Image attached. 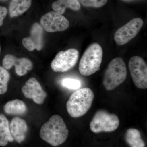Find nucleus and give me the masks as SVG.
Segmentation results:
<instances>
[{"mask_svg":"<svg viewBox=\"0 0 147 147\" xmlns=\"http://www.w3.org/2000/svg\"><path fill=\"white\" fill-rule=\"evenodd\" d=\"M125 139L130 147H145V144L141 137V133L136 129H127L125 133Z\"/></svg>","mask_w":147,"mask_h":147,"instance_id":"a211bd4d","label":"nucleus"},{"mask_svg":"<svg viewBox=\"0 0 147 147\" xmlns=\"http://www.w3.org/2000/svg\"><path fill=\"white\" fill-rule=\"evenodd\" d=\"M32 0H11L9 13L11 18L17 17L27 11L31 5Z\"/></svg>","mask_w":147,"mask_h":147,"instance_id":"4468645a","label":"nucleus"},{"mask_svg":"<svg viewBox=\"0 0 147 147\" xmlns=\"http://www.w3.org/2000/svg\"><path fill=\"white\" fill-rule=\"evenodd\" d=\"M103 52L98 43H92L86 49L80 60L79 71L84 76H88L100 69Z\"/></svg>","mask_w":147,"mask_h":147,"instance_id":"7ed1b4c3","label":"nucleus"},{"mask_svg":"<svg viewBox=\"0 0 147 147\" xmlns=\"http://www.w3.org/2000/svg\"><path fill=\"white\" fill-rule=\"evenodd\" d=\"M119 119L117 116L104 110H98L90 123V128L94 133L110 132L118 128Z\"/></svg>","mask_w":147,"mask_h":147,"instance_id":"39448f33","label":"nucleus"},{"mask_svg":"<svg viewBox=\"0 0 147 147\" xmlns=\"http://www.w3.org/2000/svg\"><path fill=\"white\" fill-rule=\"evenodd\" d=\"M9 123L4 115L0 114V146H5L8 142L13 141L11 134Z\"/></svg>","mask_w":147,"mask_h":147,"instance_id":"dca6fc26","label":"nucleus"},{"mask_svg":"<svg viewBox=\"0 0 147 147\" xmlns=\"http://www.w3.org/2000/svg\"><path fill=\"white\" fill-rule=\"evenodd\" d=\"M79 58V51L74 48L60 51L52 61L51 68L55 72H65L75 66Z\"/></svg>","mask_w":147,"mask_h":147,"instance_id":"423d86ee","label":"nucleus"},{"mask_svg":"<svg viewBox=\"0 0 147 147\" xmlns=\"http://www.w3.org/2000/svg\"><path fill=\"white\" fill-rule=\"evenodd\" d=\"M126 65L121 57L115 58L110 62L103 76V86L107 90H111L118 86L125 80Z\"/></svg>","mask_w":147,"mask_h":147,"instance_id":"20e7f679","label":"nucleus"},{"mask_svg":"<svg viewBox=\"0 0 147 147\" xmlns=\"http://www.w3.org/2000/svg\"><path fill=\"white\" fill-rule=\"evenodd\" d=\"M21 91L25 97L32 99L35 103L39 105L43 104L47 96V94L42 89L39 82L33 77L27 81Z\"/></svg>","mask_w":147,"mask_h":147,"instance_id":"9d476101","label":"nucleus"},{"mask_svg":"<svg viewBox=\"0 0 147 147\" xmlns=\"http://www.w3.org/2000/svg\"><path fill=\"white\" fill-rule=\"evenodd\" d=\"M22 44L30 51L35 49L38 51L42 50L43 46V30L42 26L38 23H34L31 28L30 36L23 38Z\"/></svg>","mask_w":147,"mask_h":147,"instance_id":"9b49d317","label":"nucleus"},{"mask_svg":"<svg viewBox=\"0 0 147 147\" xmlns=\"http://www.w3.org/2000/svg\"><path fill=\"white\" fill-rule=\"evenodd\" d=\"M5 112L7 114L12 115H20L26 112V105L22 100L16 99L9 101L5 105Z\"/></svg>","mask_w":147,"mask_h":147,"instance_id":"f3484780","label":"nucleus"},{"mask_svg":"<svg viewBox=\"0 0 147 147\" xmlns=\"http://www.w3.org/2000/svg\"><path fill=\"white\" fill-rule=\"evenodd\" d=\"M11 136L18 143H22L26 139L28 126L26 121L18 117H14L9 125Z\"/></svg>","mask_w":147,"mask_h":147,"instance_id":"ddd939ff","label":"nucleus"},{"mask_svg":"<svg viewBox=\"0 0 147 147\" xmlns=\"http://www.w3.org/2000/svg\"><path fill=\"white\" fill-rule=\"evenodd\" d=\"M69 130L62 118L57 115L52 116L40 129V136L53 146H57L65 142Z\"/></svg>","mask_w":147,"mask_h":147,"instance_id":"f257e3e1","label":"nucleus"},{"mask_svg":"<svg viewBox=\"0 0 147 147\" xmlns=\"http://www.w3.org/2000/svg\"><path fill=\"white\" fill-rule=\"evenodd\" d=\"M3 67L6 69H9L15 66L16 74L19 76H23L26 74L27 71L33 68L31 61L26 58H18L13 55L8 54L3 59Z\"/></svg>","mask_w":147,"mask_h":147,"instance_id":"f8f14e48","label":"nucleus"},{"mask_svg":"<svg viewBox=\"0 0 147 147\" xmlns=\"http://www.w3.org/2000/svg\"><path fill=\"white\" fill-rule=\"evenodd\" d=\"M94 98L90 89H79L71 95L67 102L66 108L69 115L76 118L85 115L88 111Z\"/></svg>","mask_w":147,"mask_h":147,"instance_id":"f03ea898","label":"nucleus"},{"mask_svg":"<svg viewBox=\"0 0 147 147\" xmlns=\"http://www.w3.org/2000/svg\"><path fill=\"white\" fill-rule=\"evenodd\" d=\"M144 24L142 18H135L121 27L116 32L114 39L118 45H125L139 33Z\"/></svg>","mask_w":147,"mask_h":147,"instance_id":"6e6552de","label":"nucleus"},{"mask_svg":"<svg viewBox=\"0 0 147 147\" xmlns=\"http://www.w3.org/2000/svg\"><path fill=\"white\" fill-rule=\"evenodd\" d=\"M10 75L7 69L0 66V94H3L7 90V84Z\"/></svg>","mask_w":147,"mask_h":147,"instance_id":"6ab92c4d","label":"nucleus"},{"mask_svg":"<svg viewBox=\"0 0 147 147\" xmlns=\"http://www.w3.org/2000/svg\"><path fill=\"white\" fill-rule=\"evenodd\" d=\"M52 7L55 12L62 15L67 8L73 11L79 10L81 5L78 0H57L52 4Z\"/></svg>","mask_w":147,"mask_h":147,"instance_id":"2eb2a0df","label":"nucleus"},{"mask_svg":"<svg viewBox=\"0 0 147 147\" xmlns=\"http://www.w3.org/2000/svg\"><path fill=\"white\" fill-rule=\"evenodd\" d=\"M8 13L7 9L3 6H0V27L2 26L3 20Z\"/></svg>","mask_w":147,"mask_h":147,"instance_id":"4be33fe9","label":"nucleus"},{"mask_svg":"<svg viewBox=\"0 0 147 147\" xmlns=\"http://www.w3.org/2000/svg\"><path fill=\"white\" fill-rule=\"evenodd\" d=\"M62 84L63 86L69 89L78 90L82 86L80 81L72 78H65L62 80Z\"/></svg>","mask_w":147,"mask_h":147,"instance_id":"412c9836","label":"nucleus"},{"mask_svg":"<svg viewBox=\"0 0 147 147\" xmlns=\"http://www.w3.org/2000/svg\"><path fill=\"white\" fill-rule=\"evenodd\" d=\"M128 67L134 85L139 89L147 88V65L143 58L139 56L131 58Z\"/></svg>","mask_w":147,"mask_h":147,"instance_id":"0eeeda50","label":"nucleus"},{"mask_svg":"<svg viewBox=\"0 0 147 147\" xmlns=\"http://www.w3.org/2000/svg\"><path fill=\"white\" fill-rule=\"evenodd\" d=\"M0 50H1V47H0Z\"/></svg>","mask_w":147,"mask_h":147,"instance_id":"5701e85b","label":"nucleus"},{"mask_svg":"<svg viewBox=\"0 0 147 147\" xmlns=\"http://www.w3.org/2000/svg\"><path fill=\"white\" fill-rule=\"evenodd\" d=\"M42 27L48 32H62L69 27V23L66 18L55 11L45 13L40 18Z\"/></svg>","mask_w":147,"mask_h":147,"instance_id":"1a4fd4ad","label":"nucleus"},{"mask_svg":"<svg viewBox=\"0 0 147 147\" xmlns=\"http://www.w3.org/2000/svg\"><path fill=\"white\" fill-rule=\"evenodd\" d=\"M80 4L85 7L100 8L103 6L108 0H78Z\"/></svg>","mask_w":147,"mask_h":147,"instance_id":"aec40b11","label":"nucleus"}]
</instances>
